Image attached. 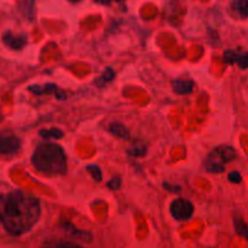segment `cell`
Listing matches in <instances>:
<instances>
[{"mask_svg": "<svg viewBox=\"0 0 248 248\" xmlns=\"http://www.w3.org/2000/svg\"><path fill=\"white\" fill-rule=\"evenodd\" d=\"M247 0H232V7L241 18H246L247 17Z\"/></svg>", "mask_w": 248, "mask_h": 248, "instance_id": "obj_10", "label": "cell"}, {"mask_svg": "<svg viewBox=\"0 0 248 248\" xmlns=\"http://www.w3.org/2000/svg\"><path fill=\"white\" fill-rule=\"evenodd\" d=\"M109 131H110L113 135L118 136V137L120 138H128V130L126 128L125 125H123V124L120 123H113L110 124V126H109Z\"/></svg>", "mask_w": 248, "mask_h": 248, "instance_id": "obj_11", "label": "cell"}, {"mask_svg": "<svg viewBox=\"0 0 248 248\" xmlns=\"http://www.w3.org/2000/svg\"><path fill=\"white\" fill-rule=\"evenodd\" d=\"M170 211H171V215L174 219L184 222V220L190 219V217L193 216L194 206L186 199H177L171 203Z\"/></svg>", "mask_w": 248, "mask_h": 248, "instance_id": "obj_4", "label": "cell"}, {"mask_svg": "<svg viewBox=\"0 0 248 248\" xmlns=\"http://www.w3.org/2000/svg\"><path fill=\"white\" fill-rule=\"evenodd\" d=\"M41 248H84L77 244H73V242L68 241H48L46 244H44V246Z\"/></svg>", "mask_w": 248, "mask_h": 248, "instance_id": "obj_12", "label": "cell"}, {"mask_svg": "<svg viewBox=\"0 0 248 248\" xmlns=\"http://www.w3.org/2000/svg\"><path fill=\"white\" fill-rule=\"evenodd\" d=\"M40 136L44 138H56V140H60L63 137L62 131L57 130V128H52V130H41Z\"/></svg>", "mask_w": 248, "mask_h": 248, "instance_id": "obj_13", "label": "cell"}, {"mask_svg": "<svg viewBox=\"0 0 248 248\" xmlns=\"http://www.w3.org/2000/svg\"><path fill=\"white\" fill-rule=\"evenodd\" d=\"M21 149V140L14 135L0 133V155L16 154Z\"/></svg>", "mask_w": 248, "mask_h": 248, "instance_id": "obj_5", "label": "cell"}, {"mask_svg": "<svg viewBox=\"0 0 248 248\" xmlns=\"http://www.w3.org/2000/svg\"><path fill=\"white\" fill-rule=\"evenodd\" d=\"M194 82L191 80H184V79H178L173 81V90L177 93L181 94H186L190 93L193 91Z\"/></svg>", "mask_w": 248, "mask_h": 248, "instance_id": "obj_8", "label": "cell"}, {"mask_svg": "<svg viewBox=\"0 0 248 248\" xmlns=\"http://www.w3.org/2000/svg\"><path fill=\"white\" fill-rule=\"evenodd\" d=\"M236 157V153L229 145H222L218 147L208 155V161L206 164L207 171L212 173H220L225 170L224 165L227 162L232 161Z\"/></svg>", "mask_w": 248, "mask_h": 248, "instance_id": "obj_3", "label": "cell"}, {"mask_svg": "<svg viewBox=\"0 0 248 248\" xmlns=\"http://www.w3.org/2000/svg\"><path fill=\"white\" fill-rule=\"evenodd\" d=\"M108 186L110 189H113V190H116V189H119V186H120V178H119V177H114V179L109 181Z\"/></svg>", "mask_w": 248, "mask_h": 248, "instance_id": "obj_17", "label": "cell"}, {"mask_svg": "<svg viewBox=\"0 0 248 248\" xmlns=\"http://www.w3.org/2000/svg\"><path fill=\"white\" fill-rule=\"evenodd\" d=\"M224 61L225 63H229V64H234L237 63L242 69H246L247 67V55L246 53H236L234 51H227L224 53Z\"/></svg>", "mask_w": 248, "mask_h": 248, "instance_id": "obj_6", "label": "cell"}, {"mask_svg": "<svg viewBox=\"0 0 248 248\" xmlns=\"http://www.w3.org/2000/svg\"><path fill=\"white\" fill-rule=\"evenodd\" d=\"M4 43L12 48H21L26 44V39L24 36H14L9 31L4 35Z\"/></svg>", "mask_w": 248, "mask_h": 248, "instance_id": "obj_9", "label": "cell"}, {"mask_svg": "<svg viewBox=\"0 0 248 248\" xmlns=\"http://www.w3.org/2000/svg\"><path fill=\"white\" fill-rule=\"evenodd\" d=\"M131 155H137V156H140V155H144L145 153V147H143L142 144H140V148H137V145H133V148H131L130 150Z\"/></svg>", "mask_w": 248, "mask_h": 248, "instance_id": "obj_14", "label": "cell"}, {"mask_svg": "<svg viewBox=\"0 0 248 248\" xmlns=\"http://www.w3.org/2000/svg\"><path fill=\"white\" fill-rule=\"evenodd\" d=\"M34 167L46 176H61L67 171V157L62 147L55 143H41L31 156Z\"/></svg>", "mask_w": 248, "mask_h": 248, "instance_id": "obj_2", "label": "cell"}, {"mask_svg": "<svg viewBox=\"0 0 248 248\" xmlns=\"http://www.w3.org/2000/svg\"><path fill=\"white\" fill-rule=\"evenodd\" d=\"M89 170L92 172V176H93L94 179H97V181H101L102 174H101V170H99L98 167H97V166H90Z\"/></svg>", "mask_w": 248, "mask_h": 248, "instance_id": "obj_16", "label": "cell"}, {"mask_svg": "<svg viewBox=\"0 0 248 248\" xmlns=\"http://www.w3.org/2000/svg\"><path fill=\"white\" fill-rule=\"evenodd\" d=\"M41 215L38 199L23 191L0 196V224L9 234L21 236L31 232Z\"/></svg>", "mask_w": 248, "mask_h": 248, "instance_id": "obj_1", "label": "cell"}, {"mask_svg": "<svg viewBox=\"0 0 248 248\" xmlns=\"http://www.w3.org/2000/svg\"><path fill=\"white\" fill-rule=\"evenodd\" d=\"M94 1L99 2V4H106V5H108L109 2H111V1H113V0H94ZM115 1H121V0H115Z\"/></svg>", "mask_w": 248, "mask_h": 248, "instance_id": "obj_18", "label": "cell"}, {"mask_svg": "<svg viewBox=\"0 0 248 248\" xmlns=\"http://www.w3.org/2000/svg\"><path fill=\"white\" fill-rule=\"evenodd\" d=\"M29 91H31L35 94H44V93H51V92H55V94H61L62 98H64L65 96H63V93L58 92L57 86L53 84H46V85H31L28 87Z\"/></svg>", "mask_w": 248, "mask_h": 248, "instance_id": "obj_7", "label": "cell"}, {"mask_svg": "<svg viewBox=\"0 0 248 248\" xmlns=\"http://www.w3.org/2000/svg\"><path fill=\"white\" fill-rule=\"evenodd\" d=\"M70 2H79V1H81V0H69Z\"/></svg>", "mask_w": 248, "mask_h": 248, "instance_id": "obj_19", "label": "cell"}, {"mask_svg": "<svg viewBox=\"0 0 248 248\" xmlns=\"http://www.w3.org/2000/svg\"><path fill=\"white\" fill-rule=\"evenodd\" d=\"M228 179H229V181H232V183H240V182L242 181L241 174H240L239 172H236V171L232 172V173L229 174V177H228Z\"/></svg>", "mask_w": 248, "mask_h": 248, "instance_id": "obj_15", "label": "cell"}]
</instances>
